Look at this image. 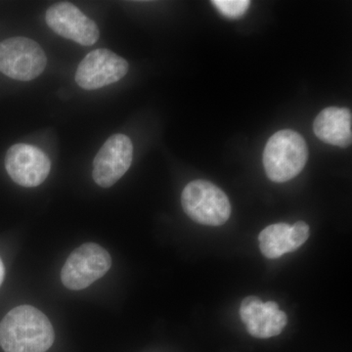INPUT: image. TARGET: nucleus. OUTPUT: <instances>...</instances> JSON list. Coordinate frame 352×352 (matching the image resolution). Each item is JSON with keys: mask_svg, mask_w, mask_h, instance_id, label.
<instances>
[{"mask_svg": "<svg viewBox=\"0 0 352 352\" xmlns=\"http://www.w3.org/2000/svg\"><path fill=\"white\" fill-rule=\"evenodd\" d=\"M258 241L261 252L267 258H279L285 254L296 251L292 239L291 226L288 223H276L266 227L259 234Z\"/></svg>", "mask_w": 352, "mask_h": 352, "instance_id": "obj_12", "label": "nucleus"}, {"mask_svg": "<svg viewBox=\"0 0 352 352\" xmlns=\"http://www.w3.org/2000/svg\"><path fill=\"white\" fill-rule=\"evenodd\" d=\"M215 8L227 18H239L247 12L251 4L249 0H214Z\"/></svg>", "mask_w": 352, "mask_h": 352, "instance_id": "obj_13", "label": "nucleus"}, {"mask_svg": "<svg viewBox=\"0 0 352 352\" xmlns=\"http://www.w3.org/2000/svg\"><path fill=\"white\" fill-rule=\"evenodd\" d=\"M46 64L45 53L32 39L15 36L0 43V72L13 80H34L43 73Z\"/></svg>", "mask_w": 352, "mask_h": 352, "instance_id": "obj_4", "label": "nucleus"}, {"mask_svg": "<svg viewBox=\"0 0 352 352\" xmlns=\"http://www.w3.org/2000/svg\"><path fill=\"white\" fill-rule=\"evenodd\" d=\"M55 340L50 319L38 308H13L0 323V346L6 352H45Z\"/></svg>", "mask_w": 352, "mask_h": 352, "instance_id": "obj_1", "label": "nucleus"}, {"mask_svg": "<svg viewBox=\"0 0 352 352\" xmlns=\"http://www.w3.org/2000/svg\"><path fill=\"white\" fill-rule=\"evenodd\" d=\"M240 317L250 335L258 339L280 335L288 322L276 302H263L254 296H247L241 303Z\"/></svg>", "mask_w": 352, "mask_h": 352, "instance_id": "obj_10", "label": "nucleus"}, {"mask_svg": "<svg viewBox=\"0 0 352 352\" xmlns=\"http://www.w3.org/2000/svg\"><path fill=\"white\" fill-rule=\"evenodd\" d=\"M112 266L110 254L101 245L87 243L69 254L61 271L67 289L80 291L103 277Z\"/></svg>", "mask_w": 352, "mask_h": 352, "instance_id": "obj_5", "label": "nucleus"}, {"mask_svg": "<svg viewBox=\"0 0 352 352\" xmlns=\"http://www.w3.org/2000/svg\"><path fill=\"white\" fill-rule=\"evenodd\" d=\"M51 163L47 155L29 144L13 145L6 156V168L11 179L23 187H36L50 175Z\"/></svg>", "mask_w": 352, "mask_h": 352, "instance_id": "obj_8", "label": "nucleus"}, {"mask_svg": "<svg viewBox=\"0 0 352 352\" xmlns=\"http://www.w3.org/2000/svg\"><path fill=\"white\" fill-rule=\"evenodd\" d=\"M133 145L124 134H115L104 143L94 162V182L102 188L116 184L131 168Z\"/></svg>", "mask_w": 352, "mask_h": 352, "instance_id": "obj_7", "label": "nucleus"}, {"mask_svg": "<svg viewBox=\"0 0 352 352\" xmlns=\"http://www.w3.org/2000/svg\"><path fill=\"white\" fill-rule=\"evenodd\" d=\"M45 19L53 32L80 45H94L100 36L96 23L69 2L53 4L46 12Z\"/></svg>", "mask_w": 352, "mask_h": 352, "instance_id": "obj_9", "label": "nucleus"}, {"mask_svg": "<svg viewBox=\"0 0 352 352\" xmlns=\"http://www.w3.org/2000/svg\"><path fill=\"white\" fill-rule=\"evenodd\" d=\"M352 115L347 108L329 107L314 120L315 135L328 144L346 148L352 142Z\"/></svg>", "mask_w": 352, "mask_h": 352, "instance_id": "obj_11", "label": "nucleus"}, {"mask_svg": "<svg viewBox=\"0 0 352 352\" xmlns=\"http://www.w3.org/2000/svg\"><path fill=\"white\" fill-rule=\"evenodd\" d=\"M4 274H6V270H4L3 263H2V261L0 259V286H1L2 282H3Z\"/></svg>", "mask_w": 352, "mask_h": 352, "instance_id": "obj_14", "label": "nucleus"}, {"mask_svg": "<svg viewBox=\"0 0 352 352\" xmlns=\"http://www.w3.org/2000/svg\"><path fill=\"white\" fill-rule=\"evenodd\" d=\"M183 210L197 223L220 226L231 215V205L226 194L207 180L190 182L182 195Z\"/></svg>", "mask_w": 352, "mask_h": 352, "instance_id": "obj_3", "label": "nucleus"}, {"mask_svg": "<svg viewBox=\"0 0 352 352\" xmlns=\"http://www.w3.org/2000/svg\"><path fill=\"white\" fill-rule=\"evenodd\" d=\"M307 159L305 138L289 129L276 132L264 148V170L273 182H286L295 178L305 168Z\"/></svg>", "mask_w": 352, "mask_h": 352, "instance_id": "obj_2", "label": "nucleus"}, {"mask_svg": "<svg viewBox=\"0 0 352 352\" xmlns=\"http://www.w3.org/2000/svg\"><path fill=\"white\" fill-rule=\"evenodd\" d=\"M129 72L126 59L108 50L88 53L76 69V82L83 89H99L119 82Z\"/></svg>", "mask_w": 352, "mask_h": 352, "instance_id": "obj_6", "label": "nucleus"}]
</instances>
